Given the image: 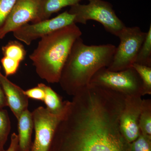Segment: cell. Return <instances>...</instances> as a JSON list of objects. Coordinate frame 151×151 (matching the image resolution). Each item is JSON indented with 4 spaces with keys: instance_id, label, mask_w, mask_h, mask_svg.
<instances>
[{
    "instance_id": "10",
    "label": "cell",
    "mask_w": 151,
    "mask_h": 151,
    "mask_svg": "<svg viewBox=\"0 0 151 151\" xmlns=\"http://www.w3.org/2000/svg\"><path fill=\"white\" fill-rule=\"evenodd\" d=\"M142 100L140 96L125 97L120 126L122 134L130 143L135 140L140 133L139 123Z\"/></svg>"
},
{
    "instance_id": "20",
    "label": "cell",
    "mask_w": 151,
    "mask_h": 151,
    "mask_svg": "<svg viewBox=\"0 0 151 151\" xmlns=\"http://www.w3.org/2000/svg\"><path fill=\"white\" fill-rule=\"evenodd\" d=\"M132 151H151V136L140 133L137 139L131 143Z\"/></svg>"
},
{
    "instance_id": "12",
    "label": "cell",
    "mask_w": 151,
    "mask_h": 151,
    "mask_svg": "<svg viewBox=\"0 0 151 151\" xmlns=\"http://www.w3.org/2000/svg\"><path fill=\"white\" fill-rule=\"evenodd\" d=\"M19 146L17 151H30L34 128L32 113L28 109L24 111L17 119Z\"/></svg>"
},
{
    "instance_id": "14",
    "label": "cell",
    "mask_w": 151,
    "mask_h": 151,
    "mask_svg": "<svg viewBox=\"0 0 151 151\" xmlns=\"http://www.w3.org/2000/svg\"><path fill=\"white\" fill-rule=\"evenodd\" d=\"M44 90L45 93L43 102L50 112L55 114L62 113L65 110L67 101H63L62 98L51 87L43 83L38 84Z\"/></svg>"
},
{
    "instance_id": "23",
    "label": "cell",
    "mask_w": 151,
    "mask_h": 151,
    "mask_svg": "<svg viewBox=\"0 0 151 151\" xmlns=\"http://www.w3.org/2000/svg\"><path fill=\"white\" fill-rule=\"evenodd\" d=\"M24 94L28 98L43 101L45 93L44 90L39 85L24 91Z\"/></svg>"
},
{
    "instance_id": "7",
    "label": "cell",
    "mask_w": 151,
    "mask_h": 151,
    "mask_svg": "<svg viewBox=\"0 0 151 151\" xmlns=\"http://www.w3.org/2000/svg\"><path fill=\"white\" fill-rule=\"evenodd\" d=\"M67 102L64 111L58 114L52 113L42 106L32 112L35 137L30 151H49L57 127L65 114Z\"/></svg>"
},
{
    "instance_id": "22",
    "label": "cell",
    "mask_w": 151,
    "mask_h": 151,
    "mask_svg": "<svg viewBox=\"0 0 151 151\" xmlns=\"http://www.w3.org/2000/svg\"><path fill=\"white\" fill-rule=\"evenodd\" d=\"M16 0H0V29L13 7Z\"/></svg>"
},
{
    "instance_id": "26",
    "label": "cell",
    "mask_w": 151,
    "mask_h": 151,
    "mask_svg": "<svg viewBox=\"0 0 151 151\" xmlns=\"http://www.w3.org/2000/svg\"><path fill=\"white\" fill-rule=\"evenodd\" d=\"M0 66H1V65H0Z\"/></svg>"
},
{
    "instance_id": "19",
    "label": "cell",
    "mask_w": 151,
    "mask_h": 151,
    "mask_svg": "<svg viewBox=\"0 0 151 151\" xmlns=\"http://www.w3.org/2000/svg\"><path fill=\"white\" fill-rule=\"evenodd\" d=\"M132 67L139 76L143 84V94H151V67L134 63Z\"/></svg>"
},
{
    "instance_id": "8",
    "label": "cell",
    "mask_w": 151,
    "mask_h": 151,
    "mask_svg": "<svg viewBox=\"0 0 151 151\" xmlns=\"http://www.w3.org/2000/svg\"><path fill=\"white\" fill-rule=\"evenodd\" d=\"M74 23V16L65 11L53 18L36 23L26 24L13 32L14 37L29 45L33 41Z\"/></svg>"
},
{
    "instance_id": "2",
    "label": "cell",
    "mask_w": 151,
    "mask_h": 151,
    "mask_svg": "<svg viewBox=\"0 0 151 151\" xmlns=\"http://www.w3.org/2000/svg\"><path fill=\"white\" fill-rule=\"evenodd\" d=\"M116 47L111 44L86 45L81 37L78 38L60 74L59 83L63 90L73 96L88 86L98 70L110 65Z\"/></svg>"
},
{
    "instance_id": "18",
    "label": "cell",
    "mask_w": 151,
    "mask_h": 151,
    "mask_svg": "<svg viewBox=\"0 0 151 151\" xmlns=\"http://www.w3.org/2000/svg\"><path fill=\"white\" fill-rule=\"evenodd\" d=\"M11 129L8 112L5 109L0 110V151H4Z\"/></svg>"
},
{
    "instance_id": "3",
    "label": "cell",
    "mask_w": 151,
    "mask_h": 151,
    "mask_svg": "<svg viewBox=\"0 0 151 151\" xmlns=\"http://www.w3.org/2000/svg\"><path fill=\"white\" fill-rule=\"evenodd\" d=\"M81 35L80 28L73 24L41 38L29 56L41 78L49 83H59L63 68L73 43Z\"/></svg>"
},
{
    "instance_id": "25",
    "label": "cell",
    "mask_w": 151,
    "mask_h": 151,
    "mask_svg": "<svg viewBox=\"0 0 151 151\" xmlns=\"http://www.w3.org/2000/svg\"><path fill=\"white\" fill-rule=\"evenodd\" d=\"M1 66H0V68ZM7 106L6 99L4 92L0 83V110L4 109V107Z\"/></svg>"
},
{
    "instance_id": "21",
    "label": "cell",
    "mask_w": 151,
    "mask_h": 151,
    "mask_svg": "<svg viewBox=\"0 0 151 151\" xmlns=\"http://www.w3.org/2000/svg\"><path fill=\"white\" fill-rule=\"evenodd\" d=\"M1 62L4 68L5 76L7 77L15 74L18 70L20 64V63L18 61L4 56L1 59Z\"/></svg>"
},
{
    "instance_id": "5",
    "label": "cell",
    "mask_w": 151,
    "mask_h": 151,
    "mask_svg": "<svg viewBox=\"0 0 151 151\" xmlns=\"http://www.w3.org/2000/svg\"><path fill=\"white\" fill-rule=\"evenodd\" d=\"M89 84L111 89L125 97L144 96L142 80L133 67L119 71L103 68L94 74Z\"/></svg>"
},
{
    "instance_id": "9",
    "label": "cell",
    "mask_w": 151,
    "mask_h": 151,
    "mask_svg": "<svg viewBox=\"0 0 151 151\" xmlns=\"http://www.w3.org/2000/svg\"><path fill=\"white\" fill-rule=\"evenodd\" d=\"M43 0H16L12 9L0 29V40L7 34L26 24L38 22Z\"/></svg>"
},
{
    "instance_id": "6",
    "label": "cell",
    "mask_w": 151,
    "mask_h": 151,
    "mask_svg": "<svg viewBox=\"0 0 151 151\" xmlns=\"http://www.w3.org/2000/svg\"><path fill=\"white\" fill-rule=\"evenodd\" d=\"M147 32L138 27L125 26L118 35L120 42L116 47L108 70L119 71L132 67L145 40Z\"/></svg>"
},
{
    "instance_id": "17",
    "label": "cell",
    "mask_w": 151,
    "mask_h": 151,
    "mask_svg": "<svg viewBox=\"0 0 151 151\" xmlns=\"http://www.w3.org/2000/svg\"><path fill=\"white\" fill-rule=\"evenodd\" d=\"M135 63L151 67V24L136 58Z\"/></svg>"
},
{
    "instance_id": "11",
    "label": "cell",
    "mask_w": 151,
    "mask_h": 151,
    "mask_svg": "<svg viewBox=\"0 0 151 151\" xmlns=\"http://www.w3.org/2000/svg\"><path fill=\"white\" fill-rule=\"evenodd\" d=\"M0 83L5 94L7 106L17 120L22 113L28 109V98L25 94L24 90L3 75L1 72V68Z\"/></svg>"
},
{
    "instance_id": "24",
    "label": "cell",
    "mask_w": 151,
    "mask_h": 151,
    "mask_svg": "<svg viewBox=\"0 0 151 151\" xmlns=\"http://www.w3.org/2000/svg\"><path fill=\"white\" fill-rule=\"evenodd\" d=\"M19 146L18 135L13 133L11 136V142L8 149L4 151H17Z\"/></svg>"
},
{
    "instance_id": "4",
    "label": "cell",
    "mask_w": 151,
    "mask_h": 151,
    "mask_svg": "<svg viewBox=\"0 0 151 151\" xmlns=\"http://www.w3.org/2000/svg\"><path fill=\"white\" fill-rule=\"evenodd\" d=\"M87 4L71 6L68 12L74 16V23L86 24L88 21H96L103 25L105 30L118 37L125 27L116 15L110 3L103 0H87Z\"/></svg>"
},
{
    "instance_id": "16",
    "label": "cell",
    "mask_w": 151,
    "mask_h": 151,
    "mask_svg": "<svg viewBox=\"0 0 151 151\" xmlns=\"http://www.w3.org/2000/svg\"><path fill=\"white\" fill-rule=\"evenodd\" d=\"M139 127L142 134L151 136V99L142 100Z\"/></svg>"
},
{
    "instance_id": "13",
    "label": "cell",
    "mask_w": 151,
    "mask_h": 151,
    "mask_svg": "<svg viewBox=\"0 0 151 151\" xmlns=\"http://www.w3.org/2000/svg\"><path fill=\"white\" fill-rule=\"evenodd\" d=\"M83 0H43L38 17V22L48 19L52 14L68 6L78 4Z\"/></svg>"
},
{
    "instance_id": "1",
    "label": "cell",
    "mask_w": 151,
    "mask_h": 151,
    "mask_svg": "<svg viewBox=\"0 0 151 151\" xmlns=\"http://www.w3.org/2000/svg\"><path fill=\"white\" fill-rule=\"evenodd\" d=\"M124 107L121 98L103 92L73 97L49 151H132L120 129Z\"/></svg>"
},
{
    "instance_id": "15",
    "label": "cell",
    "mask_w": 151,
    "mask_h": 151,
    "mask_svg": "<svg viewBox=\"0 0 151 151\" xmlns=\"http://www.w3.org/2000/svg\"><path fill=\"white\" fill-rule=\"evenodd\" d=\"M4 57L21 63L24 60L27 52L24 45L17 40H11L1 48Z\"/></svg>"
}]
</instances>
